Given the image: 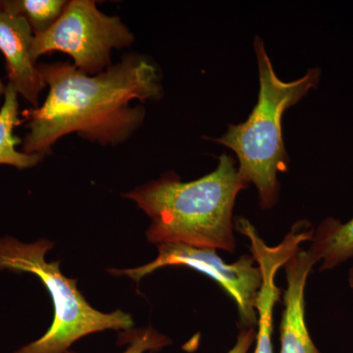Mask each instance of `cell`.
Masks as SVG:
<instances>
[{
  "label": "cell",
  "instance_id": "obj_1",
  "mask_svg": "<svg viewBox=\"0 0 353 353\" xmlns=\"http://www.w3.org/2000/svg\"><path fill=\"white\" fill-rule=\"evenodd\" d=\"M50 88L41 106L23 112L29 132L22 152L46 157L58 139L72 132L102 145L123 143L143 124L145 108L134 99L163 95L158 69L141 55H129L97 75L69 63L39 64Z\"/></svg>",
  "mask_w": 353,
  "mask_h": 353
},
{
  "label": "cell",
  "instance_id": "obj_2",
  "mask_svg": "<svg viewBox=\"0 0 353 353\" xmlns=\"http://www.w3.org/2000/svg\"><path fill=\"white\" fill-rule=\"evenodd\" d=\"M248 185L230 155L208 175L182 182L175 174L124 194L150 218L146 238L150 243H183L196 248L234 252V206L236 196Z\"/></svg>",
  "mask_w": 353,
  "mask_h": 353
},
{
  "label": "cell",
  "instance_id": "obj_3",
  "mask_svg": "<svg viewBox=\"0 0 353 353\" xmlns=\"http://www.w3.org/2000/svg\"><path fill=\"white\" fill-rule=\"evenodd\" d=\"M253 46L259 65V101L245 122L230 125L221 138L213 141L236 153L241 178L246 185H255L260 208L268 210L278 202V174L287 171L289 166L283 139V116L317 87L321 70L311 68L301 79L284 82L276 74L262 39L255 37Z\"/></svg>",
  "mask_w": 353,
  "mask_h": 353
},
{
  "label": "cell",
  "instance_id": "obj_4",
  "mask_svg": "<svg viewBox=\"0 0 353 353\" xmlns=\"http://www.w3.org/2000/svg\"><path fill=\"white\" fill-rule=\"evenodd\" d=\"M54 243L48 240L24 243L13 236L0 238V272L28 273L38 277L48 290L54 308L52 324L43 336L14 353H67L77 341L105 330L134 328L129 313H104L92 307L77 287L76 279L66 277L60 261L46 256Z\"/></svg>",
  "mask_w": 353,
  "mask_h": 353
},
{
  "label": "cell",
  "instance_id": "obj_5",
  "mask_svg": "<svg viewBox=\"0 0 353 353\" xmlns=\"http://www.w3.org/2000/svg\"><path fill=\"white\" fill-rule=\"evenodd\" d=\"M132 43L134 36L119 17L102 13L92 0H72L48 32L34 36L31 53L36 63L46 53H66L76 68L97 75L111 66L113 50Z\"/></svg>",
  "mask_w": 353,
  "mask_h": 353
},
{
  "label": "cell",
  "instance_id": "obj_6",
  "mask_svg": "<svg viewBox=\"0 0 353 353\" xmlns=\"http://www.w3.org/2000/svg\"><path fill=\"white\" fill-rule=\"evenodd\" d=\"M157 248V257L150 263L125 270L110 269L108 272L115 276H128L134 282H139L163 267L194 269L214 280L232 297L240 316L241 328L256 327L259 317L255 303L261 287L262 275L259 267L255 266L256 261L252 255H241L238 261L227 264L212 248L183 243H160Z\"/></svg>",
  "mask_w": 353,
  "mask_h": 353
},
{
  "label": "cell",
  "instance_id": "obj_7",
  "mask_svg": "<svg viewBox=\"0 0 353 353\" xmlns=\"http://www.w3.org/2000/svg\"><path fill=\"white\" fill-rule=\"evenodd\" d=\"M234 229L250 240V252L259 264L262 275L261 287L255 303L259 330L253 353H274L272 345L273 310L281 296V290L276 285V275L288 260L301 248V243L311 241L312 232L303 223H296L282 243L270 246L262 240L257 230L245 217L236 220Z\"/></svg>",
  "mask_w": 353,
  "mask_h": 353
},
{
  "label": "cell",
  "instance_id": "obj_8",
  "mask_svg": "<svg viewBox=\"0 0 353 353\" xmlns=\"http://www.w3.org/2000/svg\"><path fill=\"white\" fill-rule=\"evenodd\" d=\"M34 38L27 20L9 10L0 0V51L6 60L8 83L36 108L46 83L32 58Z\"/></svg>",
  "mask_w": 353,
  "mask_h": 353
},
{
  "label": "cell",
  "instance_id": "obj_9",
  "mask_svg": "<svg viewBox=\"0 0 353 353\" xmlns=\"http://www.w3.org/2000/svg\"><path fill=\"white\" fill-rule=\"evenodd\" d=\"M320 259L312 250H299L285 264L287 289L280 325V353H322L309 334L305 321L306 282Z\"/></svg>",
  "mask_w": 353,
  "mask_h": 353
},
{
  "label": "cell",
  "instance_id": "obj_10",
  "mask_svg": "<svg viewBox=\"0 0 353 353\" xmlns=\"http://www.w3.org/2000/svg\"><path fill=\"white\" fill-rule=\"evenodd\" d=\"M311 250L320 259V271L326 272L353 259V218L341 223L327 217L314 231Z\"/></svg>",
  "mask_w": 353,
  "mask_h": 353
},
{
  "label": "cell",
  "instance_id": "obj_11",
  "mask_svg": "<svg viewBox=\"0 0 353 353\" xmlns=\"http://www.w3.org/2000/svg\"><path fill=\"white\" fill-rule=\"evenodd\" d=\"M18 97L17 92L7 83L3 104L0 108V165H8L18 170H25L37 166L44 157L29 154L17 150L21 141L14 134V130L21 123Z\"/></svg>",
  "mask_w": 353,
  "mask_h": 353
},
{
  "label": "cell",
  "instance_id": "obj_12",
  "mask_svg": "<svg viewBox=\"0 0 353 353\" xmlns=\"http://www.w3.org/2000/svg\"><path fill=\"white\" fill-rule=\"evenodd\" d=\"M13 13L23 16L34 36L48 32L59 20L68 1L65 0H2Z\"/></svg>",
  "mask_w": 353,
  "mask_h": 353
},
{
  "label": "cell",
  "instance_id": "obj_13",
  "mask_svg": "<svg viewBox=\"0 0 353 353\" xmlns=\"http://www.w3.org/2000/svg\"><path fill=\"white\" fill-rule=\"evenodd\" d=\"M124 341L129 347L122 353H145V352H158L171 345L172 341L164 334L158 333L157 330L148 327L143 329H131L122 334ZM67 353H77L69 352Z\"/></svg>",
  "mask_w": 353,
  "mask_h": 353
},
{
  "label": "cell",
  "instance_id": "obj_14",
  "mask_svg": "<svg viewBox=\"0 0 353 353\" xmlns=\"http://www.w3.org/2000/svg\"><path fill=\"white\" fill-rule=\"evenodd\" d=\"M255 328H241L236 343L226 353H248L256 340Z\"/></svg>",
  "mask_w": 353,
  "mask_h": 353
},
{
  "label": "cell",
  "instance_id": "obj_15",
  "mask_svg": "<svg viewBox=\"0 0 353 353\" xmlns=\"http://www.w3.org/2000/svg\"><path fill=\"white\" fill-rule=\"evenodd\" d=\"M348 284H350V287L353 289V264L352 266L350 267V273H348Z\"/></svg>",
  "mask_w": 353,
  "mask_h": 353
},
{
  "label": "cell",
  "instance_id": "obj_16",
  "mask_svg": "<svg viewBox=\"0 0 353 353\" xmlns=\"http://www.w3.org/2000/svg\"><path fill=\"white\" fill-rule=\"evenodd\" d=\"M6 85L2 83V81L0 80V99L2 97H4V94H6Z\"/></svg>",
  "mask_w": 353,
  "mask_h": 353
}]
</instances>
